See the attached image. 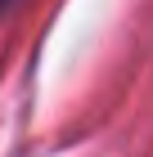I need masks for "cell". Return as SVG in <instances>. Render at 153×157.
Listing matches in <instances>:
<instances>
[{
	"mask_svg": "<svg viewBox=\"0 0 153 157\" xmlns=\"http://www.w3.org/2000/svg\"><path fill=\"white\" fill-rule=\"evenodd\" d=\"M9 5H14V0H0V13H5V9H9Z\"/></svg>",
	"mask_w": 153,
	"mask_h": 157,
	"instance_id": "1",
	"label": "cell"
}]
</instances>
